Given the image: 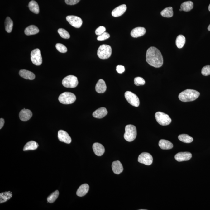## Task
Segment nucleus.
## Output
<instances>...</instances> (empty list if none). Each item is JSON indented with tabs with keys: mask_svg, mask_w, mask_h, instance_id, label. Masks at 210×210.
Listing matches in <instances>:
<instances>
[{
	"mask_svg": "<svg viewBox=\"0 0 210 210\" xmlns=\"http://www.w3.org/2000/svg\"><path fill=\"white\" fill-rule=\"evenodd\" d=\"M146 61L150 65L159 68L163 64V58L159 50L155 47H151L147 50Z\"/></svg>",
	"mask_w": 210,
	"mask_h": 210,
	"instance_id": "f257e3e1",
	"label": "nucleus"
},
{
	"mask_svg": "<svg viewBox=\"0 0 210 210\" xmlns=\"http://www.w3.org/2000/svg\"><path fill=\"white\" fill-rule=\"evenodd\" d=\"M199 92L192 89H187L181 92L179 95L180 101L183 102H188L195 101L200 96Z\"/></svg>",
	"mask_w": 210,
	"mask_h": 210,
	"instance_id": "f03ea898",
	"label": "nucleus"
},
{
	"mask_svg": "<svg viewBox=\"0 0 210 210\" xmlns=\"http://www.w3.org/2000/svg\"><path fill=\"white\" fill-rule=\"evenodd\" d=\"M125 132L124 135L125 139L128 142H132L137 137V129L134 125H127L125 128Z\"/></svg>",
	"mask_w": 210,
	"mask_h": 210,
	"instance_id": "7ed1b4c3",
	"label": "nucleus"
},
{
	"mask_svg": "<svg viewBox=\"0 0 210 210\" xmlns=\"http://www.w3.org/2000/svg\"><path fill=\"white\" fill-rule=\"evenodd\" d=\"M76 99V96L71 92H65L60 95L59 100L61 103L64 104H73Z\"/></svg>",
	"mask_w": 210,
	"mask_h": 210,
	"instance_id": "20e7f679",
	"label": "nucleus"
},
{
	"mask_svg": "<svg viewBox=\"0 0 210 210\" xmlns=\"http://www.w3.org/2000/svg\"><path fill=\"white\" fill-rule=\"evenodd\" d=\"M112 54V48L109 45H103L98 48V55L100 59H106L109 58Z\"/></svg>",
	"mask_w": 210,
	"mask_h": 210,
	"instance_id": "39448f33",
	"label": "nucleus"
},
{
	"mask_svg": "<svg viewBox=\"0 0 210 210\" xmlns=\"http://www.w3.org/2000/svg\"><path fill=\"white\" fill-rule=\"evenodd\" d=\"M156 121L160 125L167 126L171 123L172 120L167 114L161 112H156L155 114Z\"/></svg>",
	"mask_w": 210,
	"mask_h": 210,
	"instance_id": "423d86ee",
	"label": "nucleus"
},
{
	"mask_svg": "<svg viewBox=\"0 0 210 210\" xmlns=\"http://www.w3.org/2000/svg\"><path fill=\"white\" fill-rule=\"evenodd\" d=\"M62 84L64 87L74 88L78 86V81L77 78L73 75H69L63 79Z\"/></svg>",
	"mask_w": 210,
	"mask_h": 210,
	"instance_id": "0eeeda50",
	"label": "nucleus"
},
{
	"mask_svg": "<svg viewBox=\"0 0 210 210\" xmlns=\"http://www.w3.org/2000/svg\"><path fill=\"white\" fill-rule=\"evenodd\" d=\"M31 59L34 65L39 66L43 62V59L40 50L37 48L32 51L31 54Z\"/></svg>",
	"mask_w": 210,
	"mask_h": 210,
	"instance_id": "6e6552de",
	"label": "nucleus"
},
{
	"mask_svg": "<svg viewBox=\"0 0 210 210\" xmlns=\"http://www.w3.org/2000/svg\"><path fill=\"white\" fill-rule=\"evenodd\" d=\"M125 98L130 104L137 107L140 104V101L137 95L132 92L127 91L125 94Z\"/></svg>",
	"mask_w": 210,
	"mask_h": 210,
	"instance_id": "1a4fd4ad",
	"label": "nucleus"
},
{
	"mask_svg": "<svg viewBox=\"0 0 210 210\" xmlns=\"http://www.w3.org/2000/svg\"><path fill=\"white\" fill-rule=\"evenodd\" d=\"M138 161L141 164L146 165H150L152 164L153 158L152 156L150 153L143 152L139 155Z\"/></svg>",
	"mask_w": 210,
	"mask_h": 210,
	"instance_id": "9d476101",
	"label": "nucleus"
},
{
	"mask_svg": "<svg viewBox=\"0 0 210 210\" xmlns=\"http://www.w3.org/2000/svg\"><path fill=\"white\" fill-rule=\"evenodd\" d=\"M66 20L69 24L73 27L79 28L82 26L83 21L80 17L76 16H68L66 17Z\"/></svg>",
	"mask_w": 210,
	"mask_h": 210,
	"instance_id": "9b49d317",
	"label": "nucleus"
},
{
	"mask_svg": "<svg viewBox=\"0 0 210 210\" xmlns=\"http://www.w3.org/2000/svg\"><path fill=\"white\" fill-rule=\"evenodd\" d=\"M58 137L59 140L67 144L71 143L72 139L68 133L63 130H60L58 131Z\"/></svg>",
	"mask_w": 210,
	"mask_h": 210,
	"instance_id": "f8f14e48",
	"label": "nucleus"
},
{
	"mask_svg": "<svg viewBox=\"0 0 210 210\" xmlns=\"http://www.w3.org/2000/svg\"><path fill=\"white\" fill-rule=\"evenodd\" d=\"M192 157V154L189 152L178 153L175 156V159L179 162L189 160Z\"/></svg>",
	"mask_w": 210,
	"mask_h": 210,
	"instance_id": "ddd939ff",
	"label": "nucleus"
},
{
	"mask_svg": "<svg viewBox=\"0 0 210 210\" xmlns=\"http://www.w3.org/2000/svg\"><path fill=\"white\" fill-rule=\"evenodd\" d=\"M32 116V111L29 109H25L21 110L19 113V117L20 120L22 121H27L31 118Z\"/></svg>",
	"mask_w": 210,
	"mask_h": 210,
	"instance_id": "4468645a",
	"label": "nucleus"
},
{
	"mask_svg": "<svg viewBox=\"0 0 210 210\" xmlns=\"http://www.w3.org/2000/svg\"><path fill=\"white\" fill-rule=\"evenodd\" d=\"M127 7L126 5L122 4L118 6L113 10L112 15L114 17H118L123 15L126 12Z\"/></svg>",
	"mask_w": 210,
	"mask_h": 210,
	"instance_id": "2eb2a0df",
	"label": "nucleus"
},
{
	"mask_svg": "<svg viewBox=\"0 0 210 210\" xmlns=\"http://www.w3.org/2000/svg\"><path fill=\"white\" fill-rule=\"evenodd\" d=\"M146 32V30L145 28L137 27L134 28L131 31V37L134 38H137L145 35Z\"/></svg>",
	"mask_w": 210,
	"mask_h": 210,
	"instance_id": "dca6fc26",
	"label": "nucleus"
},
{
	"mask_svg": "<svg viewBox=\"0 0 210 210\" xmlns=\"http://www.w3.org/2000/svg\"><path fill=\"white\" fill-rule=\"evenodd\" d=\"M93 149L95 154L98 156H102L105 151L104 146L102 144L98 142L93 144Z\"/></svg>",
	"mask_w": 210,
	"mask_h": 210,
	"instance_id": "f3484780",
	"label": "nucleus"
},
{
	"mask_svg": "<svg viewBox=\"0 0 210 210\" xmlns=\"http://www.w3.org/2000/svg\"><path fill=\"white\" fill-rule=\"evenodd\" d=\"M112 168L113 172L116 174H119L123 170V167L122 163L117 160L114 161L112 163Z\"/></svg>",
	"mask_w": 210,
	"mask_h": 210,
	"instance_id": "a211bd4d",
	"label": "nucleus"
},
{
	"mask_svg": "<svg viewBox=\"0 0 210 210\" xmlns=\"http://www.w3.org/2000/svg\"><path fill=\"white\" fill-rule=\"evenodd\" d=\"M107 110L105 107L99 108L93 112V117L95 118H103L107 114Z\"/></svg>",
	"mask_w": 210,
	"mask_h": 210,
	"instance_id": "6ab92c4d",
	"label": "nucleus"
},
{
	"mask_svg": "<svg viewBox=\"0 0 210 210\" xmlns=\"http://www.w3.org/2000/svg\"><path fill=\"white\" fill-rule=\"evenodd\" d=\"M106 85L105 81L102 79H99L95 86L96 92L98 93H104L106 92Z\"/></svg>",
	"mask_w": 210,
	"mask_h": 210,
	"instance_id": "aec40b11",
	"label": "nucleus"
},
{
	"mask_svg": "<svg viewBox=\"0 0 210 210\" xmlns=\"http://www.w3.org/2000/svg\"><path fill=\"white\" fill-rule=\"evenodd\" d=\"M19 75L21 77L26 79L33 80L35 78V75L33 73L25 69L20 70Z\"/></svg>",
	"mask_w": 210,
	"mask_h": 210,
	"instance_id": "412c9836",
	"label": "nucleus"
},
{
	"mask_svg": "<svg viewBox=\"0 0 210 210\" xmlns=\"http://www.w3.org/2000/svg\"><path fill=\"white\" fill-rule=\"evenodd\" d=\"M89 190V186L87 184H84L80 186L77 191L76 194L78 196L82 197L88 193Z\"/></svg>",
	"mask_w": 210,
	"mask_h": 210,
	"instance_id": "4be33fe9",
	"label": "nucleus"
},
{
	"mask_svg": "<svg viewBox=\"0 0 210 210\" xmlns=\"http://www.w3.org/2000/svg\"><path fill=\"white\" fill-rule=\"evenodd\" d=\"M159 146L162 150H170L173 147V144L169 141L161 139L159 142Z\"/></svg>",
	"mask_w": 210,
	"mask_h": 210,
	"instance_id": "5701e85b",
	"label": "nucleus"
},
{
	"mask_svg": "<svg viewBox=\"0 0 210 210\" xmlns=\"http://www.w3.org/2000/svg\"><path fill=\"white\" fill-rule=\"evenodd\" d=\"M40 30L36 26L34 25H31L26 27L25 30V34L27 36L35 35L38 33Z\"/></svg>",
	"mask_w": 210,
	"mask_h": 210,
	"instance_id": "b1692460",
	"label": "nucleus"
},
{
	"mask_svg": "<svg viewBox=\"0 0 210 210\" xmlns=\"http://www.w3.org/2000/svg\"><path fill=\"white\" fill-rule=\"evenodd\" d=\"M38 146L39 145L36 142L34 141H30L25 145L23 150L24 151L34 150L37 149Z\"/></svg>",
	"mask_w": 210,
	"mask_h": 210,
	"instance_id": "393cba45",
	"label": "nucleus"
},
{
	"mask_svg": "<svg viewBox=\"0 0 210 210\" xmlns=\"http://www.w3.org/2000/svg\"><path fill=\"white\" fill-rule=\"evenodd\" d=\"M29 9L33 13L38 14L40 12V8L37 3L35 1H31L30 2L29 6Z\"/></svg>",
	"mask_w": 210,
	"mask_h": 210,
	"instance_id": "a878e982",
	"label": "nucleus"
},
{
	"mask_svg": "<svg viewBox=\"0 0 210 210\" xmlns=\"http://www.w3.org/2000/svg\"><path fill=\"white\" fill-rule=\"evenodd\" d=\"M193 3L191 1L185 2L181 4V9L184 12H188L193 8Z\"/></svg>",
	"mask_w": 210,
	"mask_h": 210,
	"instance_id": "bb28decb",
	"label": "nucleus"
},
{
	"mask_svg": "<svg viewBox=\"0 0 210 210\" xmlns=\"http://www.w3.org/2000/svg\"><path fill=\"white\" fill-rule=\"evenodd\" d=\"M12 197V193L11 192H5L0 193V203H5L10 199Z\"/></svg>",
	"mask_w": 210,
	"mask_h": 210,
	"instance_id": "cd10ccee",
	"label": "nucleus"
},
{
	"mask_svg": "<svg viewBox=\"0 0 210 210\" xmlns=\"http://www.w3.org/2000/svg\"><path fill=\"white\" fill-rule=\"evenodd\" d=\"M13 26V23L12 20L11 19L10 17H7L5 21V27L6 32L8 33L12 32Z\"/></svg>",
	"mask_w": 210,
	"mask_h": 210,
	"instance_id": "c85d7f7f",
	"label": "nucleus"
},
{
	"mask_svg": "<svg viewBox=\"0 0 210 210\" xmlns=\"http://www.w3.org/2000/svg\"><path fill=\"white\" fill-rule=\"evenodd\" d=\"M173 9L171 7L165 8L161 12V15L166 18H170L173 16Z\"/></svg>",
	"mask_w": 210,
	"mask_h": 210,
	"instance_id": "c756f323",
	"label": "nucleus"
},
{
	"mask_svg": "<svg viewBox=\"0 0 210 210\" xmlns=\"http://www.w3.org/2000/svg\"><path fill=\"white\" fill-rule=\"evenodd\" d=\"M178 139L181 141L186 143H190L193 141V139L189 135L182 134L178 136Z\"/></svg>",
	"mask_w": 210,
	"mask_h": 210,
	"instance_id": "7c9ffc66",
	"label": "nucleus"
},
{
	"mask_svg": "<svg viewBox=\"0 0 210 210\" xmlns=\"http://www.w3.org/2000/svg\"><path fill=\"white\" fill-rule=\"evenodd\" d=\"M186 42L185 37L182 35H179L177 37L176 41V46L179 48H181L184 46Z\"/></svg>",
	"mask_w": 210,
	"mask_h": 210,
	"instance_id": "2f4dec72",
	"label": "nucleus"
},
{
	"mask_svg": "<svg viewBox=\"0 0 210 210\" xmlns=\"http://www.w3.org/2000/svg\"><path fill=\"white\" fill-rule=\"evenodd\" d=\"M59 191L56 190L55 192L49 195L47 198V201L48 203H53L59 197Z\"/></svg>",
	"mask_w": 210,
	"mask_h": 210,
	"instance_id": "473e14b6",
	"label": "nucleus"
},
{
	"mask_svg": "<svg viewBox=\"0 0 210 210\" xmlns=\"http://www.w3.org/2000/svg\"><path fill=\"white\" fill-rule=\"evenodd\" d=\"M58 32L59 33V35L63 38L68 39L70 37L69 34L65 29L60 28V29H58Z\"/></svg>",
	"mask_w": 210,
	"mask_h": 210,
	"instance_id": "72a5a7b5",
	"label": "nucleus"
},
{
	"mask_svg": "<svg viewBox=\"0 0 210 210\" xmlns=\"http://www.w3.org/2000/svg\"><path fill=\"white\" fill-rule=\"evenodd\" d=\"M56 48L59 52L62 53H65L67 52V49L65 45L61 43H57L56 45Z\"/></svg>",
	"mask_w": 210,
	"mask_h": 210,
	"instance_id": "f704fd0d",
	"label": "nucleus"
},
{
	"mask_svg": "<svg viewBox=\"0 0 210 210\" xmlns=\"http://www.w3.org/2000/svg\"><path fill=\"white\" fill-rule=\"evenodd\" d=\"M134 81L135 84L137 86L143 85L145 84V79L141 77L135 78Z\"/></svg>",
	"mask_w": 210,
	"mask_h": 210,
	"instance_id": "c9c22d12",
	"label": "nucleus"
},
{
	"mask_svg": "<svg viewBox=\"0 0 210 210\" xmlns=\"http://www.w3.org/2000/svg\"><path fill=\"white\" fill-rule=\"evenodd\" d=\"M110 37V34L108 32H105L101 35L98 36L97 40L99 41H104L109 39Z\"/></svg>",
	"mask_w": 210,
	"mask_h": 210,
	"instance_id": "e433bc0d",
	"label": "nucleus"
},
{
	"mask_svg": "<svg viewBox=\"0 0 210 210\" xmlns=\"http://www.w3.org/2000/svg\"><path fill=\"white\" fill-rule=\"evenodd\" d=\"M202 74L204 76H208L210 75V65L205 66L202 69Z\"/></svg>",
	"mask_w": 210,
	"mask_h": 210,
	"instance_id": "4c0bfd02",
	"label": "nucleus"
},
{
	"mask_svg": "<svg viewBox=\"0 0 210 210\" xmlns=\"http://www.w3.org/2000/svg\"><path fill=\"white\" fill-rule=\"evenodd\" d=\"M106 31V29L104 26H100L95 30V32L96 35L98 36L101 35V34L105 32Z\"/></svg>",
	"mask_w": 210,
	"mask_h": 210,
	"instance_id": "58836bf2",
	"label": "nucleus"
},
{
	"mask_svg": "<svg viewBox=\"0 0 210 210\" xmlns=\"http://www.w3.org/2000/svg\"><path fill=\"white\" fill-rule=\"evenodd\" d=\"M80 0H65L66 4L69 5H74L78 4Z\"/></svg>",
	"mask_w": 210,
	"mask_h": 210,
	"instance_id": "ea45409f",
	"label": "nucleus"
},
{
	"mask_svg": "<svg viewBox=\"0 0 210 210\" xmlns=\"http://www.w3.org/2000/svg\"><path fill=\"white\" fill-rule=\"evenodd\" d=\"M116 70L117 73L122 74L125 71V68L123 66L119 65H117L116 68Z\"/></svg>",
	"mask_w": 210,
	"mask_h": 210,
	"instance_id": "a19ab883",
	"label": "nucleus"
},
{
	"mask_svg": "<svg viewBox=\"0 0 210 210\" xmlns=\"http://www.w3.org/2000/svg\"><path fill=\"white\" fill-rule=\"evenodd\" d=\"M4 122H5L4 119L2 118L0 119V129H2V128L4 126Z\"/></svg>",
	"mask_w": 210,
	"mask_h": 210,
	"instance_id": "79ce46f5",
	"label": "nucleus"
},
{
	"mask_svg": "<svg viewBox=\"0 0 210 210\" xmlns=\"http://www.w3.org/2000/svg\"><path fill=\"white\" fill-rule=\"evenodd\" d=\"M208 30L209 31H210V24L209 25V26H208Z\"/></svg>",
	"mask_w": 210,
	"mask_h": 210,
	"instance_id": "37998d69",
	"label": "nucleus"
},
{
	"mask_svg": "<svg viewBox=\"0 0 210 210\" xmlns=\"http://www.w3.org/2000/svg\"><path fill=\"white\" fill-rule=\"evenodd\" d=\"M208 9H209V10L210 12V4L209 5V7H208Z\"/></svg>",
	"mask_w": 210,
	"mask_h": 210,
	"instance_id": "c03bdc74",
	"label": "nucleus"
},
{
	"mask_svg": "<svg viewBox=\"0 0 210 210\" xmlns=\"http://www.w3.org/2000/svg\"><path fill=\"white\" fill-rule=\"evenodd\" d=\"M179 11H182V9H179Z\"/></svg>",
	"mask_w": 210,
	"mask_h": 210,
	"instance_id": "a18cd8bd",
	"label": "nucleus"
}]
</instances>
